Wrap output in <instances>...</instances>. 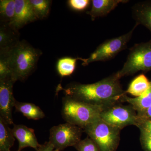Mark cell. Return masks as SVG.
<instances>
[{
    "label": "cell",
    "instance_id": "cell-21",
    "mask_svg": "<svg viewBox=\"0 0 151 151\" xmlns=\"http://www.w3.org/2000/svg\"><path fill=\"white\" fill-rule=\"evenodd\" d=\"M37 19H43L48 16L51 1L48 0H29Z\"/></svg>",
    "mask_w": 151,
    "mask_h": 151
},
{
    "label": "cell",
    "instance_id": "cell-4",
    "mask_svg": "<svg viewBox=\"0 0 151 151\" xmlns=\"http://www.w3.org/2000/svg\"><path fill=\"white\" fill-rule=\"evenodd\" d=\"M88 137L97 144L99 151H116L120 141L121 130L100 119L84 128Z\"/></svg>",
    "mask_w": 151,
    "mask_h": 151
},
{
    "label": "cell",
    "instance_id": "cell-12",
    "mask_svg": "<svg viewBox=\"0 0 151 151\" xmlns=\"http://www.w3.org/2000/svg\"><path fill=\"white\" fill-rule=\"evenodd\" d=\"M92 7L86 13L91 17L92 21L96 18L103 17L110 13L116 8L119 4L127 3L124 0H93L91 1Z\"/></svg>",
    "mask_w": 151,
    "mask_h": 151
},
{
    "label": "cell",
    "instance_id": "cell-3",
    "mask_svg": "<svg viewBox=\"0 0 151 151\" xmlns=\"http://www.w3.org/2000/svg\"><path fill=\"white\" fill-rule=\"evenodd\" d=\"M104 109L99 106L74 100L65 96L63 98L62 116L66 123L84 129L101 119Z\"/></svg>",
    "mask_w": 151,
    "mask_h": 151
},
{
    "label": "cell",
    "instance_id": "cell-10",
    "mask_svg": "<svg viewBox=\"0 0 151 151\" xmlns=\"http://www.w3.org/2000/svg\"><path fill=\"white\" fill-rule=\"evenodd\" d=\"M37 19L29 0H15V13L13 21L9 24L17 30L24 26Z\"/></svg>",
    "mask_w": 151,
    "mask_h": 151
},
{
    "label": "cell",
    "instance_id": "cell-20",
    "mask_svg": "<svg viewBox=\"0 0 151 151\" xmlns=\"http://www.w3.org/2000/svg\"><path fill=\"white\" fill-rule=\"evenodd\" d=\"M15 13V0H1L0 15L2 22L9 24L13 21Z\"/></svg>",
    "mask_w": 151,
    "mask_h": 151
},
{
    "label": "cell",
    "instance_id": "cell-24",
    "mask_svg": "<svg viewBox=\"0 0 151 151\" xmlns=\"http://www.w3.org/2000/svg\"><path fill=\"white\" fill-rule=\"evenodd\" d=\"M91 1L89 0H69L68 1V4L73 10L81 12L88 7Z\"/></svg>",
    "mask_w": 151,
    "mask_h": 151
},
{
    "label": "cell",
    "instance_id": "cell-26",
    "mask_svg": "<svg viewBox=\"0 0 151 151\" xmlns=\"http://www.w3.org/2000/svg\"><path fill=\"white\" fill-rule=\"evenodd\" d=\"M140 141L145 151H151V136L141 133Z\"/></svg>",
    "mask_w": 151,
    "mask_h": 151
},
{
    "label": "cell",
    "instance_id": "cell-17",
    "mask_svg": "<svg viewBox=\"0 0 151 151\" xmlns=\"http://www.w3.org/2000/svg\"><path fill=\"white\" fill-rule=\"evenodd\" d=\"M9 124L0 117V151H11L15 137Z\"/></svg>",
    "mask_w": 151,
    "mask_h": 151
},
{
    "label": "cell",
    "instance_id": "cell-9",
    "mask_svg": "<svg viewBox=\"0 0 151 151\" xmlns=\"http://www.w3.org/2000/svg\"><path fill=\"white\" fill-rule=\"evenodd\" d=\"M15 82L12 77L0 79V117L9 125L14 124L12 110L16 100L13 90Z\"/></svg>",
    "mask_w": 151,
    "mask_h": 151
},
{
    "label": "cell",
    "instance_id": "cell-25",
    "mask_svg": "<svg viewBox=\"0 0 151 151\" xmlns=\"http://www.w3.org/2000/svg\"><path fill=\"white\" fill-rule=\"evenodd\" d=\"M138 118L137 127L140 130L141 133L151 136V120Z\"/></svg>",
    "mask_w": 151,
    "mask_h": 151
},
{
    "label": "cell",
    "instance_id": "cell-22",
    "mask_svg": "<svg viewBox=\"0 0 151 151\" xmlns=\"http://www.w3.org/2000/svg\"><path fill=\"white\" fill-rule=\"evenodd\" d=\"M0 56V79L12 77V71L5 50H1Z\"/></svg>",
    "mask_w": 151,
    "mask_h": 151
},
{
    "label": "cell",
    "instance_id": "cell-7",
    "mask_svg": "<svg viewBox=\"0 0 151 151\" xmlns=\"http://www.w3.org/2000/svg\"><path fill=\"white\" fill-rule=\"evenodd\" d=\"M101 119L107 124L121 130L129 125L137 127L139 119L137 113L132 106L119 103L103 110Z\"/></svg>",
    "mask_w": 151,
    "mask_h": 151
},
{
    "label": "cell",
    "instance_id": "cell-23",
    "mask_svg": "<svg viewBox=\"0 0 151 151\" xmlns=\"http://www.w3.org/2000/svg\"><path fill=\"white\" fill-rule=\"evenodd\" d=\"M74 147L77 151H99L97 144L89 137L81 140Z\"/></svg>",
    "mask_w": 151,
    "mask_h": 151
},
{
    "label": "cell",
    "instance_id": "cell-27",
    "mask_svg": "<svg viewBox=\"0 0 151 151\" xmlns=\"http://www.w3.org/2000/svg\"><path fill=\"white\" fill-rule=\"evenodd\" d=\"M37 151H59L55 149L54 147L49 142L40 145Z\"/></svg>",
    "mask_w": 151,
    "mask_h": 151
},
{
    "label": "cell",
    "instance_id": "cell-18",
    "mask_svg": "<svg viewBox=\"0 0 151 151\" xmlns=\"http://www.w3.org/2000/svg\"><path fill=\"white\" fill-rule=\"evenodd\" d=\"M150 81L145 74L142 73L135 77L130 83L126 93H129L135 97L141 96L148 89Z\"/></svg>",
    "mask_w": 151,
    "mask_h": 151
},
{
    "label": "cell",
    "instance_id": "cell-13",
    "mask_svg": "<svg viewBox=\"0 0 151 151\" xmlns=\"http://www.w3.org/2000/svg\"><path fill=\"white\" fill-rule=\"evenodd\" d=\"M132 10L136 24L142 25L151 32V0L137 3L133 6Z\"/></svg>",
    "mask_w": 151,
    "mask_h": 151
},
{
    "label": "cell",
    "instance_id": "cell-16",
    "mask_svg": "<svg viewBox=\"0 0 151 151\" xmlns=\"http://www.w3.org/2000/svg\"><path fill=\"white\" fill-rule=\"evenodd\" d=\"M14 108L17 112L22 113L28 119L37 120L45 117L42 109L33 103H23L16 100Z\"/></svg>",
    "mask_w": 151,
    "mask_h": 151
},
{
    "label": "cell",
    "instance_id": "cell-19",
    "mask_svg": "<svg viewBox=\"0 0 151 151\" xmlns=\"http://www.w3.org/2000/svg\"><path fill=\"white\" fill-rule=\"evenodd\" d=\"M79 59V58L65 57L60 58L56 65L58 74L62 77L71 75L75 70L76 61Z\"/></svg>",
    "mask_w": 151,
    "mask_h": 151
},
{
    "label": "cell",
    "instance_id": "cell-6",
    "mask_svg": "<svg viewBox=\"0 0 151 151\" xmlns=\"http://www.w3.org/2000/svg\"><path fill=\"white\" fill-rule=\"evenodd\" d=\"M138 25L130 32L119 37L107 40L99 45L95 51L90 55L88 58L79 59L82 61V65L86 66L91 63L97 61H105L112 59L120 52L125 49L129 42L134 30Z\"/></svg>",
    "mask_w": 151,
    "mask_h": 151
},
{
    "label": "cell",
    "instance_id": "cell-2",
    "mask_svg": "<svg viewBox=\"0 0 151 151\" xmlns=\"http://www.w3.org/2000/svg\"><path fill=\"white\" fill-rule=\"evenodd\" d=\"M6 52L14 81L25 80L35 69L40 52L25 42H19Z\"/></svg>",
    "mask_w": 151,
    "mask_h": 151
},
{
    "label": "cell",
    "instance_id": "cell-1",
    "mask_svg": "<svg viewBox=\"0 0 151 151\" xmlns=\"http://www.w3.org/2000/svg\"><path fill=\"white\" fill-rule=\"evenodd\" d=\"M120 78L116 73L90 84L73 83L65 88L58 86L67 96L73 100L99 106L105 110L122 102L126 95L122 89Z\"/></svg>",
    "mask_w": 151,
    "mask_h": 151
},
{
    "label": "cell",
    "instance_id": "cell-14",
    "mask_svg": "<svg viewBox=\"0 0 151 151\" xmlns=\"http://www.w3.org/2000/svg\"><path fill=\"white\" fill-rule=\"evenodd\" d=\"M17 30L14 29L7 24L1 25L0 28V48L1 50L10 49L18 42Z\"/></svg>",
    "mask_w": 151,
    "mask_h": 151
},
{
    "label": "cell",
    "instance_id": "cell-5",
    "mask_svg": "<svg viewBox=\"0 0 151 151\" xmlns=\"http://www.w3.org/2000/svg\"><path fill=\"white\" fill-rule=\"evenodd\" d=\"M139 71H151V40L135 45L130 49L123 68L116 74L121 78Z\"/></svg>",
    "mask_w": 151,
    "mask_h": 151
},
{
    "label": "cell",
    "instance_id": "cell-11",
    "mask_svg": "<svg viewBox=\"0 0 151 151\" xmlns=\"http://www.w3.org/2000/svg\"><path fill=\"white\" fill-rule=\"evenodd\" d=\"M14 137L18 141L19 149L21 151L26 147L37 150L40 145L38 142L34 130L23 125H15L12 129Z\"/></svg>",
    "mask_w": 151,
    "mask_h": 151
},
{
    "label": "cell",
    "instance_id": "cell-15",
    "mask_svg": "<svg viewBox=\"0 0 151 151\" xmlns=\"http://www.w3.org/2000/svg\"><path fill=\"white\" fill-rule=\"evenodd\" d=\"M122 102H127L134 108L137 113L145 111L151 106V81L148 89L139 97L132 98L127 95L123 98Z\"/></svg>",
    "mask_w": 151,
    "mask_h": 151
},
{
    "label": "cell",
    "instance_id": "cell-29",
    "mask_svg": "<svg viewBox=\"0 0 151 151\" xmlns=\"http://www.w3.org/2000/svg\"></svg>",
    "mask_w": 151,
    "mask_h": 151
},
{
    "label": "cell",
    "instance_id": "cell-8",
    "mask_svg": "<svg viewBox=\"0 0 151 151\" xmlns=\"http://www.w3.org/2000/svg\"><path fill=\"white\" fill-rule=\"evenodd\" d=\"M82 129L66 123L52 127L50 131L49 141L55 149L62 151L68 147H74L81 140Z\"/></svg>",
    "mask_w": 151,
    "mask_h": 151
},
{
    "label": "cell",
    "instance_id": "cell-28",
    "mask_svg": "<svg viewBox=\"0 0 151 151\" xmlns=\"http://www.w3.org/2000/svg\"><path fill=\"white\" fill-rule=\"evenodd\" d=\"M137 113L138 117L141 119L151 120V106L145 111Z\"/></svg>",
    "mask_w": 151,
    "mask_h": 151
}]
</instances>
